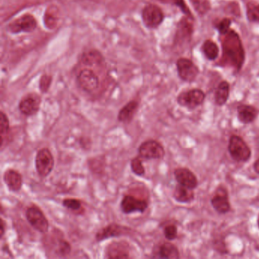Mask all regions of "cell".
I'll list each match as a JSON object with an SVG mask.
<instances>
[{
  "label": "cell",
  "instance_id": "obj_1",
  "mask_svg": "<svg viewBox=\"0 0 259 259\" xmlns=\"http://www.w3.org/2000/svg\"><path fill=\"white\" fill-rule=\"evenodd\" d=\"M222 54L216 63L217 66L233 71L238 74L245 62V51L239 34L236 30L230 29L227 34L220 35Z\"/></svg>",
  "mask_w": 259,
  "mask_h": 259
},
{
  "label": "cell",
  "instance_id": "obj_2",
  "mask_svg": "<svg viewBox=\"0 0 259 259\" xmlns=\"http://www.w3.org/2000/svg\"><path fill=\"white\" fill-rule=\"evenodd\" d=\"M228 151L236 162H247L251 156V151L240 136L233 135L229 140Z\"/></svg>",
  "mask_w": 259,
  "mask_h": 259
},
{
  "label": "cell",
  "instance_id": "obj_3",
  "mask_svg": "<svg viewBox=\"0 0 259 259\" xmlns=\"http://www.w3.org/2000/svg\"><path fill=\"white\" fill-rule=\"evenodd\" d=\"M176 66L179 78L185 82H193L199 75V67L190 59L180 57L177 60Z\"/></svg>",
  "mask_w": 259,
  "mask_h": 259
},
{
  "label": "cell",
  "instance_id": "obj_4",
  "mask_svg": "<svg viewBox=\"0 0 259 259\" xmlns=\"http://www.w3.org/2000/svg\"><path fill=\"white\" fill-rule=\"evenodd\" d=\"M142 21L146 28L155 29L164 21L163 10L156 4H148L144 7L142 13Z\"/></svg>",
  "mask_w": 259,
  "mask_h": 259
},
{
  "label": "cell",
  "instance_id": "obj_5",
  "mask_svg": "<svg viewBox=\"0 0 259 259\" xmlns=\"http://www.w3.org/2000/svg\"><path fill=\"white\" fill-rule=\"evenodd\" d=\"M206 95L201 89H193L181 92L177 97V103L181 107L193 110L204 103Z\"/></svg>",
  "mask_w": 259,
  "mask_h": 259
},
{
  "label": "cell",
  "instance_id": "obj_6",
  "mask_svg": "<svg viewBox=\"0 0 259 259\" xmlns=\"http://www.w3.org/2000/svg\"><path fill=\"white\" fill-rule=\"evenodd\" d=\"M54 156L48 148H42L37 151L35 157V167L40 177H48L54 169Z\"/></svg>",
  "mask_w": 259,
  "mask_h": 259
},
{
  "label": "cell",
  "instance_id": "obj_7",
  "mask_svg": "<svg viewBox=\"0 0 259 259\" xmlns=\"http://www.w3.org/2000/svg\"><path fill=\"white\" fill-rule=\"evenodd\" d=\"M194 19L183 16L178 25H177V32H176L175 41L180 45H189L192 40L194 31Z\"/></svg>",
  "mask_w": 259,
  "mask_h": 259
},
{
  "label": "cell",
  "instance_id": "obj_8",
  "mask_svg": "<svg viewBox=\"0 0 259 259\" xmlns=\"http://www.w3.org/2000/svg\"><path fill=\"white\" fill-rule=\"evenodd\" d=\"M25 215H26L27 221L33 228L42 233H47L48 231L49 221L39 207L36 206L28 207Z\"/></svg>",
  "mask_w": 259,
  "mask_h": 259
},
{
  "label": "cell",
  "instance_id": "obj_9",
  "mask_svg": "<svg viewBox=\"0 0 259 259\" xmlns=\"http://www.w3.org/2000/svg\"><path fill=\"white\" fill-rule=\"evenodd\" d=\"M140 157L147 160L162 159L165 155V150L160 142L155 140H148L144 142L139 148Z\"/></svg>",
  "mask_w": 259,
  "mask_h": 259
},
{
  "label": "cell",
  "instance_id": "obj_10",
  "mask_svg": "<svg viewBox=\"0 0 259 259\" xmlns=\"http://www.w3.org/2000/svg\"><path fill=\"white\" fill-rule=\"evenodd\" d=\"M37 28V21L32 15L26 14L16 19L9 25L8 30L13 34L30 33Z\"/></svg>",
  "mask_w": 259,
  "mask_h": 259
},
{
  "label": "cell",
  "instance_id": "obj_11",
  "mask_svg": "<svg viewBox=\"0 0 259 259\" xmlns=\"http://www.w3.org/2000/svg\"><path fill=\"white\" fill-rule=\"evenodd\" d=\"M41 99L36 94H28L21 100L19 104V109L22 114L25 116H34L40 110Z\"/></svg>",
  "mask_w": 259,
  "mask_h": 259
},
{
  "label": "cell",
  "instance_id": "obj_12",
  "mask_svg": "<svg viewBox=\"0 0 259 259\" xmlns=\"http://www.w3.org/2000/svg\"><path fill=\"white\" fill-rule=\"evenodd\" d=\"M121 210L124 213H132L134 212L143 213L148 207L145 200L139 199L133 195H125L121 201Z\"/></svg>",
  "mask_w": 259,
  "mask_h": 259
},
{
  "label": "cell",
  "instance_id": "obj_13",
  "mask_svg": "<svg viewBox=\"0 0 259 259\" xmlns=\"http://www.w3.org/2000/svg\"><path fill=\"white\" fill-rule=\"evenodd\" d=\"M78 82L80 87L87 92L96 90L99 86V78L94 71L89 69H83L78 75Z\"/></svg>",
  "mask_w": 259,
  "mask_h": 259
},
{
  "label": "cell",
  "instance_id": "obj_14",
  "mask_svg": "<svg viewBox=\"0 0 259 259\" xmlns=\"http://www.w3.org/2000/svg\"><path fill=\"white\" fill-rule=\"evenodd\" d=\"M214 210L219 213H226L230 211V203L229 201L228 192L224 187L218 188L214 195L210 200Z\"/></svg>",
  "mask_w": 259,
  "mask_h": 259
},
{
  "label": "cell",
  "instance_id": "obj_15",
  "mask_svg": "<svg viewBox=\"0 0 259 259\" xmlns=\"http://www.w3.org/2000/svg\"><path fill=\"white\" fill-rule=\"evenodd\" d=\"M174 177L181 186L195 189L198 186V179L193 172L188 168H178L174 170Z\"/></svg>",
  "mask_w": 259,
  "mask_h": 259
},
{
  "label": "cell",
  "instance_id": "obj_16",
  "mask_svg": "<svg viewBox=\"0 0 259 259\" xmlns=\"http://www.w3.org/2000/svg\"><path fill=\"white\" fill-rule=\"evenodd\" d=\"M127 227H122L119 224H112L104 228L101 229L96 234V239L98 242H101L104 239L109 238L115 237V236H122L124 233L128 232Z\"/></svg>",
  "mask_w": 259,
  "mask_h": 259
},
{
  "label": "cell",
  "instance_id": "obj_17",
  "mask_svg": "<svg viewBox=\"0 0 259 259\" xmlns=\"http://www.w3.org/2000/svg\"><path fill=\"white\" fill-rule=\"evenodd\" d=\"M106 257L110 258H127L130 257L128 244L126 242H113L107 248Z\"/></svg>",
  "mask_w": 259,
  "mask_h": 259
},
{
  "label": "cell",
  "instance_id": "obj_18",
  "mask_svg": "<svg viewBox=\"0 0 259 259\" xmlns=\"http://www.w3.org/2000/svg\"><path fill=\"white\" fill-rule=\"evenodd\" d=\"M258 115V110L253 106L240 104L237 107V116L242 124H249L254 122Z\"/></svg>",
  "mask_w": 259,
  "mask_h": 259
},
{
  "label": "cell",
  "instance_id": "obj_19",
  "mask_svg": "<svg viewBox=\"0 0 259 259\" xmlns=\"http://www.w3.org/2000/svg\"><path fill=\"white\" fill-rule=\"evenodd\" d=\"M6 185L12 192H17L22 189L23 180L22 175L14 169H8L4 175Z\"/></svg>",
  "mask_w": 259,
  "mask_h": 259
},
{
  "label": "cell",
  "instance_id": "obj_20",
  "mask_svg": "<svg viewBox=\"0 0 259 259\" xmlns=\"http://www.w3.org/2000/svg\"><path fill=\"white\" fill-rule=\"evenodd\" d=\"M201 52L209 61H216L220 56V48L218 44L211 39H207L201 45Z\"/></svg>",
  "mask_w": 259,
  "mask_h": 259
},
{
  "label": "cell",
  "instance_id": "obj_21",
  "mask_svg": "<svg viewBox=\"0 0 259 259\" xmlns=\"http://www.w3.org/2000/svg\"><path fill=\"white\" fill-rule=\"evenodd\" d=\"M230 84L226 80H223L218 84L214 93L215 104L221 107L228 101L230 98Z\"/></svg>",
  "mask_w": 259,
  "mask_h": 259
},
{
  "label": "cell",
  "instance_id": "obj_22",
  "mask_svg": "<svg viewBox=\"0 0 259 259\" xmlns=\"http://www.w3.org/2000/svg\"><path fill=\"white\" fill-rule=\"evenodd\" d=\"M81 63L88 66H100L104 62V57L97 50H89L81 55Z\"/></svg>",
  "mask_w": 259,
  "mask_h": 259
},
{
  "label": "cell",
  "instance_id": "obj_23",
  "mask_svg": "<svg viewBox=\"0 0 259 259\" xmlns=\"http://www.w3.org/2000/svg\"><path fill=\"white\" fill-rule=\"evenodd\" d=\"M60 19V11L57 7L51 6L47 9L44 16V23L48 29L54 30L57 28Z\"/></svg>",
  "mask_w": 259,
  "mask_h": 259
},
{
  "label": "cell",
  "instance_id": "obj_24",
  "mask_svg": "<svg viewBox=\"0 0 259 259\" xmlns=\"http://www.w3.org/2000/svg\"><path fill=\"white\" fill-rule=\"evenodd\" d=\"M139 105V103L136 101H130L119 112L118 120L119 122H125V123L130 122L133 119L135 113L137 111Z\"/></svg>",
  "mask_w": 259,
  "mask_h": 259
},
{
  "label": "cell",
  "instance_id": "obj_25",
  "mask_svg": "<svg viewBox=\"0 0 259 259\" xmlns=\"http://www.w3.org/2000/svg\"><path fill=\"white\" fill-rule=\"evenodd\" d=\"M193 189H189L179 184L174 189V198L176 201L180 203H189L193 201L195 194Z\"/></svg>",
  "mask_w": 259,
  "mask_h": 259
},
{
  "label": "cell",
  "instance_id": "obj_26",
  "mask_svg": "<svg viewBox=\"0 0 259 259\" xmlns=\"http://www.w3.org/2000/svg\"><path fill=\"white\" fill-rule=\"evenodd\" d=\"M160 257L167 259H177L180 257V251L175 245L170 242H165L159 249Z\"/></svg>",
  "mask_w": 259,
  "mask_h": 259
},
{
  "label": "cell",
  "instance_id": "obj_27",
  "mask_svg": "<svg viewBox=\"0 0 259 259\" xmlns=\"http://www.w3.org/2000/svg\"><path fill=\"white\" fill-rule=\"evenodd\" d=\"M246 17L250 23L259 24V2L249 0L246 3Z\"/></svg>",
  "mask_w": 259,
  "mask_h": 259
},
{
  "label": "cell",
  "instance_id": "obj_28",
  "mask_svg": "<svg viewBox=\"0 0 259 259\" xmlns=\"http://www.w3.org/2000/svg\"><path fill=\"white\" fill-rule=\"evenodd\" d=\"M192 8L200 16H204L211 10L210 0H189Z\"/></svg>",
  "mask_w": 259,
  "mask_h": 259
},
{
  "label": "cell",
  "instance_id": "obj_29",
  "mask_svg": "<svg viewBox=\"0 0 259 259\" xmlns=\"http://www.w3.org/2000/svg\"><path fill=\"white\" fill-rule=\"evenodd\" d=\"M232 24H233V20L230 18L224 17L217 21L213 24V27L219 33L220 35H224L231 29Z\"/></svg>",
  "mask_w": 259,
  "mask_h": 259
},
{
  "label": "cell",
  "instance_id": "obj_30",
  "mask_svg": "<svg viewBox=\"0 0 259 259\" xmlns=\"http://www.w3.org/2000/svg\"><path fill=\"white\" fill-rule=\"evenodd\" d=\"M160 2L166 3V4H171L176 6L180 9V11L184 14L186 17L190 18V19L195 20V16L192 14L190 8L186 4L185 0H161Z\"/></svg>",
  "mask_w": 259,
  "mask_h": 259
},
{
  "label": "cell",
  "instance_id": "obj_31",
  "mask_svg": "<svg viewBox=\"0 0 259 259\" xmlns=\"http://www.w3.org/2000/svg\"><path fill=\"white\" fill-rule=\"evenodd\" d=\"M132 171L137 176H143L145 172L142 160L139 157H135L131 160Z\"/></svg>",
  "mask_w": 259,
  "mask_h": 259
},
{
  "label": "cell",
  "instance_id": "obj_32",
  "mask_svg": "<svg viewBox=\"0 0 259 259\" xmlns=\"http://www.w3.org/2000/svg\"><path fill=\"white\" fill-rule=\"evenodd\" d=\"M10 130V120L8 116L4 112H0V133L1 138H4V135H7Z\"/></svg>",
  "mask_w": 259,
  "mask_h": 259
},
{
  "label": "cell",
  "instance_id": "obj_33",
  "mask_svg": "<svg viewBox=\"0 0 259 259\" xmlns=\"http://www.w3.org/2000/svg\"><path fill=\"white\" fill-rule=\"evenodd\" d=\"M63 206L69 210L76 211V210H81V202L78 199L75 198H66L63 201Z\"/></svg>",
  "mask_w": 259,
  "mask_h": 259
},
{
  "label": "cell",
  "instance_id": "obj_34",
  "mask_svg": "<svg viewBox=\"0 0 259 259\" xmlns=\"http://www.w3.org/2000/svg\"><path fill=\"white\" fill-rule=\"evenodd\" d=\"M53 78L51 75H44L40 78V81H39V89L42 93H48L51 88V83H52Z\"/></svg>",
  "mask_w": 259,
  "mask_h": 259
},
{
  "label": "cell",
  "instance_id": "obj_35",
  "mask_svg": "<svg viewBox=\"0 0 259 259\" xmlns=\"http://www.w3.org/2000/svg\"><path fill=\"white\" fill-rule=\"evenodd\" d=\"M163 233H164V236L166 239L174 240L177 237V233H178L177 226L174 225V224L166 226Z\"/></svg>",
  "mask_w": 259,
  "mask_h": 259
},
{
  "label": "cell",
  "instance_id": "obj_36",
  "mask_svg": "<svg viewBox=\"0 0 259 259\" xmlns=\"http://www.w3.org/2000/svg\"><path fill=\"white\" fill-rule=\"evenodd\" d=\"M71 251V245L66 241L62 240L60 242L58 248V254L61 256H66Z\"/></svg>",
  "mask_w": 259,
  "mask_h": 259
},
{
  "label": "cell",
  "instance_id": "obj_37",
  "mask_svg": "<svg viewBox=\"0 0 259 259\" xmlns=\"http://www.w3.org/2000/svg\"><path fill=\"white\" fill-rule=\"evenodd\" d=\"M0 230H1V233H0V235H1V238L4 236V233H5V224H4V220L1 219V224H0Z\"/></svg>",
  "mask_w": 259,
  "mask_h": 259
},
{
  "label": "cell",
  "instance_id": "obj_38",
  "mask_svg": "<svg viewBox=\"0 0 259 259\" xmlns=\"http://www.w3.org/2000/svg\"><path fill=\"white\" fill-rule=\"evenodd\" d=\"M254 170L255 171V172H257V174H259V158L254 162Z\"/></svg>",
  "mask_w": 259,
  "mask_h": 259
},
{
  "label": "cell",
  "instance_id": "obj_39",
  "mask_svg": "<svg viewBox=\"0 0 259 259\" xmlns=\"http://www.w3.org/2000/svg\"><path fill=\"white\" fill-rule=\"evenodd\" d=\"M257 226H258V228H259V214H258V216H257Z\"/></svg>",
  "mask_w": 259,
  "mask_h": 259
}]
</instances>
